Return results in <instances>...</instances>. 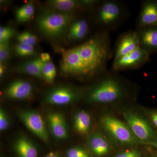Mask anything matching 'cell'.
<instances>
[{"label": "cell", "instance_id": "obj_9", "mask_svg": "<svg viewBox=\"0 0 157 157\" xmlns=\"http://www.w3.org/2000/svg\"><path fill=\"white\" fill-rule=\"evenodd\" d=\"M149 56L148 52L140 47L127 55L114 59L112 69L119 71L140 67L148 60Z\"/></svg>", "mask_w": 157, "mask_h": 157}, {"label": "cell", "instance_id": "obj_27", "mask_svg": "<svg viewBox=\"0 0 157 157\" xmlns=\"http://www.w3.org/2000/svg\"><path fill=\"white\" fill-rule=\"evenodd\" d=\"M17 40L21 43H25L34 46L36 43V37L28 32L21 33L17 36Z\"/></svg>", "mask_w": 157, "mask_h": 157}, {"label": "cell", "instance_id": "obj_18", "mask_svg": "<svg viewBox=\"0 0 157 157\" xmlns=\"http://www.w3.org/2000/svg\"><path fill=\"white\" fill-rule=\"evenodd\" d=\"M45 62L41 58H36L24 62L17 66L16 70L19 73H25L43 79L42 70Z\"/></svg>", "mask_w": 157, "mask_h": 157}, {"label": "cell", "instance_id": "obj_16", "mask_svg": "<svg viewBox=\"0 0 157 157\" xmlns=\"http://www.w3.org/2000/svg\"><path fill=\"white\" fill-rule=\"evenodd\" d=\"M87 144L90 151L96 156H103L109 152V144L104 136L98 132H93L89 135Z\"/></svg>", "mask_w": 157, "mask_h": 157}, {"label": "cell", "instance_id": "obj_12", "mask_svg": "<svg viewBox=\"0 0 157 157\" xmlns=\"http://www.w3.org/2000/svg\"><path fill=\"white\" fill-rule=\"evenodd\" d=\"M33 88L29 82L18 79L12 82L6 88L4 96L10 100L23 101L27 100L33 95Z\"/></svg>", "mask_w": 157, "mask_h": 157}, {"label": "cell", "instance_id": "obj_1", "mask_svg": "<svg viewBox=\"0 0 157 157\" xmlns=\"http://www.w3.org/2000/svg\"><path fill=\"white\" fill-rule=\"evenodd\" d=\"M76 47L85 77L94 76L105 69L111 55L107 33L97 35Z\"/></svg>", "mask_w": 157, "mask_h": 157}, {"label": "cell", "instance_id": "obj_14", "mask_svg": "<svg viewBox=\"0 0 157 157\" xmlns=\"http://www.w3.org/2000/svg\"><path fill=\"white\" fill-rule=\"evenodd\" d=\"M157 25V3L146 2L142 4L137 21V29Z\"/></svg>", "mask_w": 157, "mask_h": 157}, {"label": "cell", "instance_id": "obj_8", "mask_svg": "<svg viewBox=\"0 0 157 157\" xmlns=\"http://www.w3.org/2000/svg\"><path fill=\"white\" fill-rule=\"evenodd\" d=\"M123 12L122 7L118 2L106 1L101 4L98 9V21L107 28L114 26L121 20Z\"/></svg>", "mask_w": 157, "mask_h": 157}, {"label": "cell", "instance_id": "obj_7", "mask_svg": "<svg viewBox=\"0 0 157 157\" xmlns=\"http://www.w3.org/2000/svg\"><path fill=\"white\" fill-rule=\"evenodd\" d=\"M126 124L137 140L147 141L154 137V131L149 123L137 113L132 112L124 113Z\"/></svg>", "mask_w": 157, "mask_h": 157}, {"label": "cell", "instance_id": "obj_32", "mask_svg": "<svg viewBox=\"0 0 157 157\" xmlns=\"http://www.w3.org/2000/svg\"><path fill=\"white\" fill-rule=\"evenodd\" d=\"M40 58L43 62H46L50 61L51 57L49 54L48 53H42L40 55Z\"/></svg>", "mask_w": 157, "mask_h": 157}, {"label": "cell", "instance_id": "obj_33", "mask_svg": "<svg viewBox=\"0 0 157 157\" xmlns=\"http://www.w3.org/2000/svg\"><path fill=\"white\" fill-rule=\"evenodd\" d=\"M6 67L4 63H1L0 65V77L2 78L6 72Z\"/></svg>", "mask_w": 157, "mask_h": 157}, {"label": "cell", "instance_id": "obj_6", "mask_svg": "<svg viewBox=\"0 0 157 157\" xmlns=\"http://www.w3.org/2000/svg\"><path fill=\"white\" fill-rule=\"evenodd\" d=\"M103 127L119 142L125 144L135 143L137 139L127 124L111 116H105L101 120Z\"/></svg>", "mask_w": 157, "mask_h": 157}, {"label": "cell", "instance_id": "obj_24", "mask_svg": "<svg viewBox=\"0 0 157 157\" xmlns=\"http://www.w3.org/2000/svg\"><path fill=\"white\" fill-rule=\"evenodd\" d=\"M15 51L17 55L21 56H30L35 53L34 46L21 42L16 45Z\"/></svg>", "mask_w": 157, "mask_h": 157}, {"label": "cell", "instance_id": "obj_35", "mask_svg": "<svg viewBox=\"0 0 157 157\" xmlns=\"http://www.w3.org/2000/svg\"><path fill=\"white\" fill-rule=\"evenodd\" d=\"M153 145H154L155 146V147L157 148V140L156 142H155V143Z\"/></svg>", "mask_w": 157, "mask_h": 157}, {"label": "cell", "instance_id": "obj_2", "mask_svg": "<svg viewBox=\"0 0 157 157\" xmlns=\"http://www.w3.org/2000/svg\"><path fill=\"white\" fill-rule=\"evenodd\" d=\"M125 93L117 79L107 77L90 89L86 94V100L92 104H109L120 100Z\"/></svg>", "mask_w": 157, "mask_h": 157}, {"label": "cell", "instance_id": "obj_22", "mask_svg": "<svg viewBox=\"0 0 157 157\" xmlns=\"http://www.w3.org/2000/svg\"><path fill=\"white\" fill-rule=\"evenodd\" d=\"M35 13V8L33 4L27 3L17 9L16 17L19 22H25L29 20Z\"/></svg>", "mask_w": 157, "mask_h": 157}, {"label": "cell", "instance_id": "obj_3", "mask_svg": "<svg viewBox=\"0 0 157 157\" xmlns=\"http://www.w3.org/2000/svg\"><path fill=\"white\" fill-rule=\"evenodd\" d=\"M74 19L72 13L46 11L38 17L37 25L44 36L54 39L62 36Z\"/></svg>", "mask_w": 157, "mask_h": 157}, {"label": "cell", "instance_id": "obj_25", "mask_svg": "<svg viewBox=\"0 0 157 157\" xmlns=\"http://www.w3.org/2000/svg\"><path fill=\"white\" fill-rule=\"evenodd\" d=\"M67 157H91L89 152L81 147L75 146L68 149L66 151Z\"/></svg>", "mask_w": 157, "mask_h": 157}, {"label": "cell", "instance_id": "obj_5", "mask_svg": "<svg viewBox=\"0 0 157 157\" xmlns=\"http://www.w3.org/2000/svg\"><path fill=\"white\" fill-rule=\"evenodd\" d=\"M80 91L76 88L61 85L51 89L45 94L44 102L56 106H65L74 104L80 98Z\"/></svg>", "mask_w": 157, "mask_h": 157}, {"label": "cell", "instance_id": "obj_13", "mask_svg": "<svg viewBox=\"0 0 157 157\" xmlns=\"http://www.w3.org/2000/svg\"><path fill=\"white\" fill-rule=\"evenodd\" d=\"M139 47V37L137 31H130L124 33L118 39L114 59L127 55Z\"/></svg>", "mask_w": 157, "mask_h": 157}, {"label": "cell", "instance_id": "obj_28", "mask_svg": "<svg viewBox=\"0 0 157 157\" xmlns=\"http://www.w3.org/2000/svg\"><path fill=\"white\" fill-rule=\"evenodd\" d=\"M14 29L10 27L1 26L0 28V43L9 42L14 35Z\"/></svg>", "mask_w": 157, "mask_h": 157}, {"label": "cell", "instance_id": "obj_29", "mask_svg": "<svg viewBox=\"0 0 157 157\" xmlns=\"http://www.w3.org/2000/svg\"><path fill=\"white\" fill-rule=\"evenodd\" d=\"M10 56V48L9 42L0 43V62L4 63L9 59Z\"/></svg>", "mask_w": 157, "mask_h": 157}, {"label": "cell", "instance_id": "obj_11", "mask_svg": "<svg viewBox=\"0 0 157 157\" xmlns=\"http://www.w3.org/2000/svg\"><path fill=\"white\" fill-rule=\"evenodd\" d=\"M46 120L49 134L57 140L67 139L69 136V127L63 113L59 111H51L47 114Z\"/></svg>", "mask_w": 157, "mask_h": 157}, {"label": "cell", "instance_id": "obj_4", "mask_svg": "<svg viewBox=\"0 0 157 157\" xmlns=\"http://www.w3.org/2000/svg\"><path fill=\"white\" fill-rule=\"evenodd\" d=\"M19 119L29 131L45 143L50 141V134L47 124L40 113L33 109H20L17 112Z\"/></svg>", "mask_w": 157, "mask_h": 157}, {"label": "cell", "instance_id": "obj_19", "mask_svg": "<svg viewBox=\"0 0 157 157\" xmlns=\"http://www.w3.org/2000/svg\"><path fill=\"white\" fill-rule=\"evenodd\" d=\"M89 31V25L86 20H77L70 25L68 37L72 41H81L87 36Z\"/></svg>", "mask_w": 157, "mask_h": 157}, {"label": "cell", "instance_id": "obj_17", "mask_svg": "<svg viewBox=\"0 0 157 157\" xmlns=\"http://www.w3.org/2000/svg\"><path fill=\"white\" fill-rule=\"evenodd\" d=\"M137 32L140 48L149 53L152 49L157 48V29L149 27L138 29Z\"/></svg>", "mask_w": 157, "mask_h": 157}, {"label": "cell", "instance_id": "obj_31", "mask_svg": "<svg viewBox=\"0 0 157 157\" xmlns=\"http://www.w3.org/2000/svg\"><path fill=\"white\" fill-rule=\"evenodd\" d=\"M151 119L157 128V112H152L150 114Z\"/></svg>", "mask_w": 157, "mask_h": 157}, {"label": "cell", "instance_id": "obj_26", "mask_svg": "<svg viewBox=\"0 0 157 157\" xmlns=\"http://www.w3.org/2000/svg\"><path fill=\"white\" fill-rule=\"evenodd\" d=\"M11 125V119L6 109L0 108V131L4 132L9 128Z\"/></svg>", "mask_w": 157, "mask_h": 157}, {"label": "cell", "instance_id": "obj_10", "mask_svg": "<svg viewBox=\"0 0 157 157\" xmlns=\"http://www.w3.org/2000/svg\"><path fill=\"white\" fill-rule=\"evenodd\" d=\"M60 67L65 75L85 77L76 46L63 52Z\"/></svg>", "mask_w": 157, "mask_h": 157}, {"label": "cell", "instance_id": "obj_34", "mask_svg": "<svg viewBox=\"0 0 157 157\" xmlns=\"http://www.w3.org/2000/svg\"><path fill=\"white\" fill-rule=\"evenodd\" d=\"M43 157H60V156L58 153L52 151Z\"/></svg>", "mask_w": 157, "mask_h": 157}, {"label": "cell", "instance_id": "obj_30", "mask_svg": "<svg viewBox=\"0 0 157 157\" xmlns=\"http://www.w3.org/2000/svg\"><path fill=\"white\" fill-rule=\"evenodd\" d=\"M140 153L136 150L124 152L114 157H140Z\"/></svg>", "mask_w": 157, "mask_h": 157}, {"label": "cell", "instance_id": "obj_21", "mask_svg": "<svg viewBox=\"0 0 157 157\" xmlns=\"http://www.w3.org/2000/svg\"><path fill=\"white\" fill-rule=\"evenodd\" d=\"M48 3L52 9L62 13H72L77 9H83L81 1L52 0Z\"/></svg>", "mask_w": 157, "mask_h": 157}, {"label": "cell", "instance_id": "obj_20", "mask_svg": "<svg viewBox=\"0 0 157 157\" xmlns=\"http://www.w3.org/2000/svg\"><path fill=\"white\" fill-rule=\"evenodd\" d=\"M74 129L81 135L87 134L90 129L91 118L89 113L83 110H78L73 118Z\"/></svg>", "mask_w": 157, "mask_h": 157}, {"label": "cell", "instance_id": "obj_15", "mask_svg": "<svg viewBox=\"0 0 157 157\" xmlns=\"http://www.w3.org/2000/svg\"><path fill=\"white\" fill-rule=\"evenodd\" d=\"M13 147L18 157H38L37 147L26 135H19L14 141Z\"/></svg>", "mask_w": 157, "mask_h": 157}, {"label": "cell", "instance_id": "obj_23", "mask_svg": "<svg viewBox=\"0 0 157 157\" xmlns=\"http://www.w3.org/2000/svg\"><path fill=\"white\" fill-rule=\"evenodd\" d=\"M42 74L43 79L48 84H52L56 76V69L54 64L51 61L45 63Z\"/></svg>", "mask_w": 157, "mask_h": 157}]
</instances>
